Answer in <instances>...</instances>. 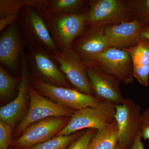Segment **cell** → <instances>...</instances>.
<instances>
[{"mask_svg": "<svg viewBox=\"0 0 149 149\" xmlns=\"http://www.w3.org/2000/svg\"><path fill=\"white\" fill-rule=\"evenodd\" d=\"M36 8L44 19L59 50L72 48L74 40L85 30L86 13L49 14Z\"/></svg>", "mask_w": 149, "mask_h": 149, "instance_id": "cell-1", "label": "cell"}, {"mask_svg": "<svg viewBox=\"0 0 149 149\" xmlns=\"http://www.w3.org/2000/svg\"><path fill=\"white\" fill-rule=\"evenodd\" d=\"M29 78L30 84L40 95L70 109L79 110L95 107L105 101L96 96L81 93L74 88L58 87L30 75Z\"/></svg>", "mask_w": 149, "mask_h": 149, "instance_id": "cell-2", "label": "cell"}, {"mask_svg": "<svg viewBox=\"0 0 149 149\" xmlns=\"http://www.w3.org/2000/svg\"><path fill=\"white\" fill-rule=\"evenodd\" d=\"M17 23L26 48L40 47L51 55L58 50L44 19L34 7L22 8Z\"/></svg>", "mask_w": 149, "mask_h": 149, "instance_id": "cell-3", "label": "cell"}, {"mask_svg": "<svg viewBox=\"0 0 149 149\" xmlns=\"http://www.w3.org/2000/svg\"><path fill=\"white\" fill-rule=\"evenodd\" d=\"M25 58L29 75L52 85L73 88L50 54L38 47L26 48Z\"/></svg>", "mask_w": 149, "mask_h": 149, "instance_id": "cell-4", "label": "cell"}, {"mask_svg": "<svg viewBox=\"0 0 149 149\" xmlns=\"http://www.w3.org/2000/svg\"><path fill=\"white\" fill-rule=\"evenodd\" d=\"M134 18L125 0H91L86 13L85 27H105Z\"/></svg>", "mask_w": 149, "mask_h": 149, "instance_id": "cell-5", "label": "cell"}, {"mask_svg": "<svg viewBox=\"0 0 149 149\" xmlns=\"http://www.w3.org/2000/svg\"><path fill=\"white\" fill-rule=\"evenodd\" d=\"M115 104L104 101L98 106L77 110L56 136H68L83 129L99 130L115 120Z\"/></svg>", "mask_w": 149, "mask_h": 149, "instance_id": "cell-6", "label": "cell"}, {"mask_svg": "<svg viewBox=\"0 0 149 149\" xmlns=\"http://www.w3.org/2000/svg\"><path fill=\"white\" fill-rule=\"evenodd\" d=\"M29 106L27 113L16 126L17 134L22 133L29 125L51 117L71 118L76 111L60 105L39 94L29 83Z\"/></svg>", "mask_w": 149, "mask_h": 149, "instance_id": "cell-7", "label": "cell"}, {"mask_svg": "<svg viewBox=\"0 0 149 149\" xmlns=\"http://www.w3.org/2000/svg\"><path fill=\"white\" fill-rule=\"evenodd\" d=\"M26 47L20 29L16 23L7 27L0 35V63L7 71L21 73L22 59Z\"/></svg>", "mask_w": 149, "mask_h": 149, "instance_id": "cell-8", "label": "cell"}, {"mask_svg": "<svg viewBox=\"0 0 149 149\" xmlns=\"http://www.w3.org/2000/svg\"><path fill=\"white\" fill-rule=\"evenodd\" d=\"M51 55L74 89L86 95L96 96L86 66L72 48L63 51L58 50Z\"/></svg>", "mask_w": 149, "mask_h": 149, "instance_id": "cell-9", "label": "cell"}, {"mask_svg": "<svg viewBox=\"0 0 149 149\" xmlns=\"http://www.w3.org/2000/svg\"><path fill=\"white\" fill-rule=\"evenodd\" d=\"M70 119L69 117H51L34 123L23 131L20 137L13 141L12 145L26 149L46 142L57 135Z\"/></svg>", "mask_w": 149, "mask_h": 149, "instance_id": "cell-10", "label": "cell"}, {"mask_svg": "<svg viewBox=\"0 0 149 149\" xmlns=\"http://www.w3.org/2000/svg\"><path fill=\"white\" fill-rule=\"evenodd\" d=\"M115 120L117 123L119 131L118 143L125 149L132 145L140 132L141 108L129 98H125L123 102L115 105Z\"/></svg>", "mask_w": 149, "mask_h": 149, "instance_id": "cell-11", "label": "cell"}, {"mask_svg": "<svg viewBox=\"0 0 149 149\" xmlns=\"http://www.w3.org/2000/svg\"><path fill=\"white\" fill-rule=\"evenodd\" d=\"M100 69L117 77L126 85L135 81L133 63L128 52L124 50L110 47L105 50L93 64Z\"/></svg>", "mask_w": 149, "mask_h": 149, "instance_id": "cell-12", "label": "cell"}, {"mask_svg": "<svg viewBox=\"0 0 149 149\" xmlns=\"http://www.w3.org/2000/svg\"><path fill=\"white\" fill-rule=\"evenodd\" d=\"M111 47L105 33V27H85L72 46L73 50L85 65L93 64L99 56Z\"/></svg>", "mask_w": 149, "mask_h": 149, "instance_id": "cell-13", "label": "cell"}, {"mask_svg": "<svg viewBox=\"0 0 149 149\" xmlns=\"http://www.w3.org/2000/svg\"><path fill=\"white\" fill-rule=\"evenodd\" d=\"M21 74L22 79L18 85L16 97L0 108V120L10 125L13 129L18 125L26 115L29 99V74L25 55L22 61Z\"/></svg>", "mask_w": 149, "mask_h": 149, "instance_id": "cell-14", "label": "cell"}, {"mask_svg": "<svg viewBox=\"0 0 149 149\" xmlns=\"http://www.w3.org/2000/svg\"><path fill=\"white\" fill-rule=\"evenodd\" d=\"M86 72L96 97L115 105L122 103L125 98L121 93L120 80L93 65H85Z\"/></svg>", "mask_w": 149, "mask_h": 149, "instance_id": "cell-15", "label": "cell"}, {"mask_svg": "<svg viewBox=\"0 0 149 149\" xmlns=\"http://www.w3.org/2000/svg\"><path fill=\"white\" fill-rule=\"evenodd\" d=\"M145 24L139 19L105 27V33L111 47L120 49L133 47L141 38V30Z\"/></svg>", "mask_w": 149, "mask_h": 149, "instance_id": "cell-16", "label": "cell"}, {"mask_svg": "<svg viewBox=\"0 0 149 149\" xmlns=\"http://www.w3.org/2000/svg\"><path fill=\"white\" fill-rule=\"evenodd\" d=\"M128 52L133 63V75L141 85L149 86V40L141 38L133 47L124 49Z\"/></svg>", "mask_w": 149, "mask_h": 149, "instance_id": "cell-17", "label": "cell"}, {"mask_svg": "<svg viewBox=\"0 0 149 149\" xmlns=\"http://www.w3.org/2000/svg\"><path fill=\"white\" fill-rule=\"evenodd\" d=\"M90 1L85 0H43L40 9L49 14L87 13Z\"/></svg>", "mask_w": 149, "mask_h": 149, "instance_id": "cell-18", "label": "cell"}, {"mask_svg": "<svg viewBox=\"0 0 149 149\" xmlns=\"http://www.w3.org/2000/svg\"><path fill=\"white\" fill-rule=\"evenodd\" d=\"M119 131L115 120L97 130L91 142L90 149H114L118 143Z\"/></svg>", "mask_w": 149, "mask_h": 149, "instance_id": "cell-19", "label": "cell"}, {"mask_svg": "<svg viewBox=\"0 0 149 149\" xmlns=\"http://www.w3.org/2000/svg\"><path fill=\"white\" fill-rule=\"evenodd\" d=\"M43 0H0V18L19 15L20 10L27 6H40Z\"/></svg>", "mask_w": 149, "mask_h": 149, "instance_id": "cell-20", "label": "cell"}, {"mask_svg": "<svg viewBox=\"0 0 149 149\" xmlns=\"http://www.w3.org/2000/svg\"><path fill=\"white\" fill-rule=\"evenodd\" d=\"M21 76L14 77L0 65V98L1 101L8 100L13 95L17 85L21 82Z\"/></svg>", "mask_w": 149, "mask_h": 149, "instance_id": "cell-21", "label": "cell"}, {"mask_svg": "<svg viewBox=\"0 0 149 149\" xmlns=\"http://www.w3.org/2000/svg\"><path fill=\"white\" fill-rule=\"evenodd\" d=\"M85 130L78 131L68 136H56L46 142L26 149H66L71 143L81 136Z\"/></svg>", "mask_w": 149, "mask_h": 149, "instance_id": "cell-22", "label": "cell"}, {"mask_svg": "<svg viewBox=\"0 0 149 149\" xmlns=\"http://www.w3.org/2000/svg\"><path fill=\"white\" fill-rule=\"evenodd\" d=\"M135 18L149 23V0H125Z\"/></svg>", "mask_w": 149, "mask_h": 149, "instance_id": "cell-23", "label": "cell"}, {"mask_svg": "<svg viewBox=\"0 0 149 149\" xmlns=\"http://www.w3.org/2000/svg\"><path fill=\"white\" fill-rule=\"evenodd\" d=\"M97 131L95 129H86L81 136L71 143L66 149H90L91 142Z\"/></svg>", "mask_w": 149, "mask_h": 149, "instance_id": "cell-24", "label": "cell"}, {"mask_svg": "<svg viewBox=\"0 0 149 149\" xmlns=\"http://www.w3.org/2000/svg\"><path fill=\"white\" fill-rule=\"evenodd\" d=\"M12 132L10 125L0 120V149H8L12 145Z\"/></svg>", "mask_w": 149, "mask_h": 149, "instance_id": "cell-25", "label": "cell"}, {"mask_svg": "<svg viewBox=\"0 0 149 149\" xmlns=\"http://www.w3.org/2000/svg\"><path fill=\"white\" fill-rule=\"evenodd\" d=\"M139 132L142 139L149 140V107L142 113Z\"/></svg>", "mask_w": 149, "mask_h": 149, "instance_id": "cell-26", "label": "cell"}, {"mask_svg": "<svg viewBox=\"0 0 149 149\" xmlns=\"http://www.w3.org/2000/svg\"><path fill=\"white\" fill-rule=\"evenodd\" d=\"M18 15H10L0 18V32H2L8 26L16 23Z\"/></svg>", "mask_w": 149, "mask_h": 149, "instance_id": "cell-27", "label": "cell"}, {"mask_svg": "<svg viewBox=\"0 0 149 149\" xmlns=\"http://www.w3.org/2000/svg\"><path fill=\"white\" fill-rule=\"evenodd\" d=\"M142 139L141 134L139 132L136 136L134 142L129 149H144L143 144L142 142Z\"/></svg>", "mask_w": 149, "mask_h": 149, "instance_id": "cell-28", "label": "cell"}, {"mask_svg": "<svg viewBox=\"0 0 149 149\" xmlns=\"http://www.w3.org/2000/svg\"><path fill=\"white\" fill-rule=\"evenodd\" d=\"M141 38L149 40V23L143 26L141 30Z\"/></svg>", "mask_w": 149, "mask_h": 149, "instance_id": "cell-29", "label": "cell"}, {"mask_svg": "<svg viewBox=\"0 0 149 149\" xmlns=\"http://www.w3.org/2000/svg\"><path fill=\"white\" fill-rule=\"evenodd\" d=\"M114 149H124L123 148H122V147L120 146V145H119V144L118 143L116 146L115 148Z\"/></svg>", "mask_w": 149, "mask_h": 149, "instance_id": "cell-30", "label": "cell"}, {"mask_svg": "<svg viewBox=\"0 0 149 149\" xmlns=\"http://www.w3.org/2000/svg\"><path fill=\"white\" fill-rule=\"evenodd\" d=\"M10 149H13V148H10Z\"/></svg>", "mask_w": 149, "mask_h": 149, "instance_id": "cell-31", "label": "cell"}]
</instances>
